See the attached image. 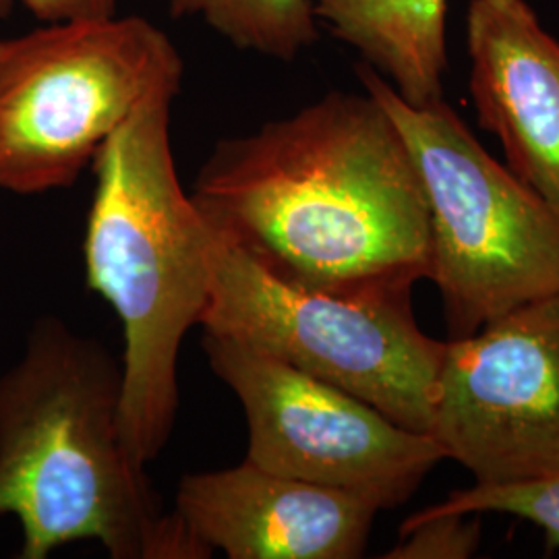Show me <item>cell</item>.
<instances>
[{
    "label": "cell",
    "instance_id": "cell-1",
    "mask_svg": "<svg viewBox=\"0 0 559 559\" xmlns=\"http://www.w3.org/2000/svg\"><path fill=\"white\" fill-rule=\"evenodd\" d=\"M191 200L216 235L278 278L338 295L413 293L429 280L419 170L367 92H330L218 141Z\"/></svg>",
    "mask_w": 559,
    "mask_h": 559
},
{
    "label": "cell",
    "instance_id": "cell-2",
    "mask_svg": "<svg viewBox=\"0 0 559 559\" xmlns=\"http://www.w3.org/2000/svg\"><path fill=\"white\" fill-rule=\"evenodd\" d=\"M0 516L20 522L21 559L78 540L112 559L212 558L127 445L119 360L60 318L36 321L0 373Z\"/></svg>",
    "mask_w": 559,
    "mask_h": 559
},
{
    "label": "cell",
    "instance_id": "cell-3",
    "mask_svg": "<svg viewBox=\"0 0 559 559\" xmlns=\"http://www.w3.org/2000/svg\"><path fill=\"white\" fill-rule=\"evenodd\" d=\"M180 81L154 87L102 145L85 230L90 290L122 325V429L143 466L179 413L180 344L210 290V226L180 185L170 145Z\"/></svg>",
    "mask_w": 559,
    "mask_h": 559
},
{
    "label": "cell",
    "instance_id": "cell-4",
    "mask_svg": "<svg viewBox=\"0 0 559 559\" xmlns=\"http://www.w3.org/2000/svg\"><path fill=\"white\" fill-rule=\"evenodd\" d=\"M357 73L417 164L431 226L429 280L450 338L558 295V212L501 166L443 98L413 106L367 64Z\"/></svg>",
    "mask_w": 559,
    "mask_h": 559
},
{
    "label": "cell",
    "instance_id": "cell-5",
    "mask_svg": "<svg viewBox=\"0 0 559 559\" xmlns=\"http://www.w3.org/2000/svg\"><path fill=\"white\" fill-rule=\"evenodd\" d=\"M203 334L242 342L427 433L443 342L427 336L413 293L338 295L278 278L210 228Z\"/></svg>",
    "mask_w": 559,
    "mask_h": 559
},
{
    "label": "cell",
    "instance_id": "cell-6",
    "mask_svg": "<svg viewBox=\"0 0 559 559\" xmlns=\"http://www.w3.org/2000/svg\"><path fill=\"white\" fill-rule=\"evenodd\" d=\"M177 46L141 15L44 23L0 40V189H64L160 83Z\"/></svg>",
    "mask_w": 559,
    "mask_h": 559
},
{
    "label": "cell",
    "instance_id": "cell-7",
    "mask_svg": "<svg viewBox=\"0 0 559 559\" xmlns=\"http://www.w3.org/2000/svg\"><path fill=\"white\" fill-rule=\"evenodd\" d=\"M203 350L245 411L247 460L272 473L344 489L390 510L411 500L445 460L431 436L242 342L203 334Z\"/></svg>",
    "mask_w": 559,
    "mask_h": 559
},
{
    "label": "cell",
    "instance_id": "cell-8",
    "mask_svg": "<svg viewBox=\"0 0 559 559\" xmlns=\"http://www.w3.org/2000/svg\"><path fill=\"white\" fill-rule=\"evenodd\" d=\"M429 436L480 485L559 473V293L443 340Z\"/></svg>",
    "mask_w": 559,
    "mask_h": 559
},
{
    "label": "cell",
    "instance_id": "cell-9",
    "mask_svg": "<svg viewBox=\"0 0 559 559\" xmlns=\"http://www.w3.org/2000/svg\"><path fill=\"white\" fill-rule=\"evenodd\" d=\"M175 512L210 556L357 559L381 510L357 493L245 459L230 468L185 475Z\"/></svg>",
    "mask_w": 559,
    "mask_h": 559
},
{
    "label": "cell",
    "instance_id": "cell-10",
    "mask_svg": "<svg viewBox=\"0 0 559 559\" xmlns=\"http://www.w3.org/2000/svg\"><path fill=\"white\" fill-rule=\"evenodd\" d=\"M466 46L480 127L559 214V40L526 0H471Z\"/></svg>",
    "mask_w": 559,
    "mask_h": 559
},
{
    "label": "cell",
    "instance_id": "cell-11",
    "mask_svg": "<svg viewBox=\"0 0 559 559\" xmlns=\"http://www.w3.org/2000/svg\"><path fill=\"white\" fill-rule=\"evenodd\" d=\"M316 17L359 52L402 100L443 98L448 0H311Z\"/></svg>",
    "mask_w": 559,
    "mask_h": 559
},
{
    "label": "cell",
    "instance_id": "cell-12",
    "mask_svg": "<svg viewBox=\"0 0 559 559\" xmlns=\"http://www.w3.org/2000/svg\"><path fill=\"white\" fill-rule=\"evenodd\" d=\"M175 20H200L239 50L297 59L320 36L311 0H168Z\"/></svg>",
    "mask_w": 559,
    "mask_h": 559
},
{
    "label": "cell",
    "instance_id": "cell-13",
    "mask_svg": "<svg viewBox=\"0 0 559 559\" xmlns=\"http://www.w3.org/2000/svg\"><path fill=\"white\" fill-rule=\"evenodd\" d=\"M425 514H508L537 524L547 537V549L559 547V473L459 489L445 500L425 508Z\"/></svg>",
    "mask_w": 559,
    "mask_h": 559
},
{
    "label": "cell",
    "instance_id": "cell-14",
    "mask_svg": "<svg viewBox=\"0 0 559 559\" xmlns=\"http://www.w3.org/2000/svg\"><path fill=\"white\" fill-rule=\"evenodd\" d=\"M480 514H425L404 520L385 559H466L477 554Z\"/></svg>",
    "mask_w": 559,
    "mask_h": 559
},
{
    "label": "cell",
    "instance_id": "cell-15",
    "mask_svg": "<svg viewBox=\"0 0 559 559\" xmlns=\"http://www.w3.org/2000/svg\"><path fill=\"white\" fill-rule=\"evenodd\" d=\"M41 23L67 20H102L117 15L119 0H20Z\"/></svg>",
    "mask_w": 559,
    "mask_h": 559
},
{
    "label": "cell",
    "instance_id": "cell-16",
    "mask_svg": "<svg viewBox=\"0 0 559 559\" xmlns=\"http://www.w3.org/2000/svg\"><path fill=\"white\" fill-rule=\"evenodd\" d=\"M15 2H17V0H0V21L7 20V17L13 13Z\"/></svg>",
    "mask_w": 559,
    "mask_h": 559
}]
</instances>
